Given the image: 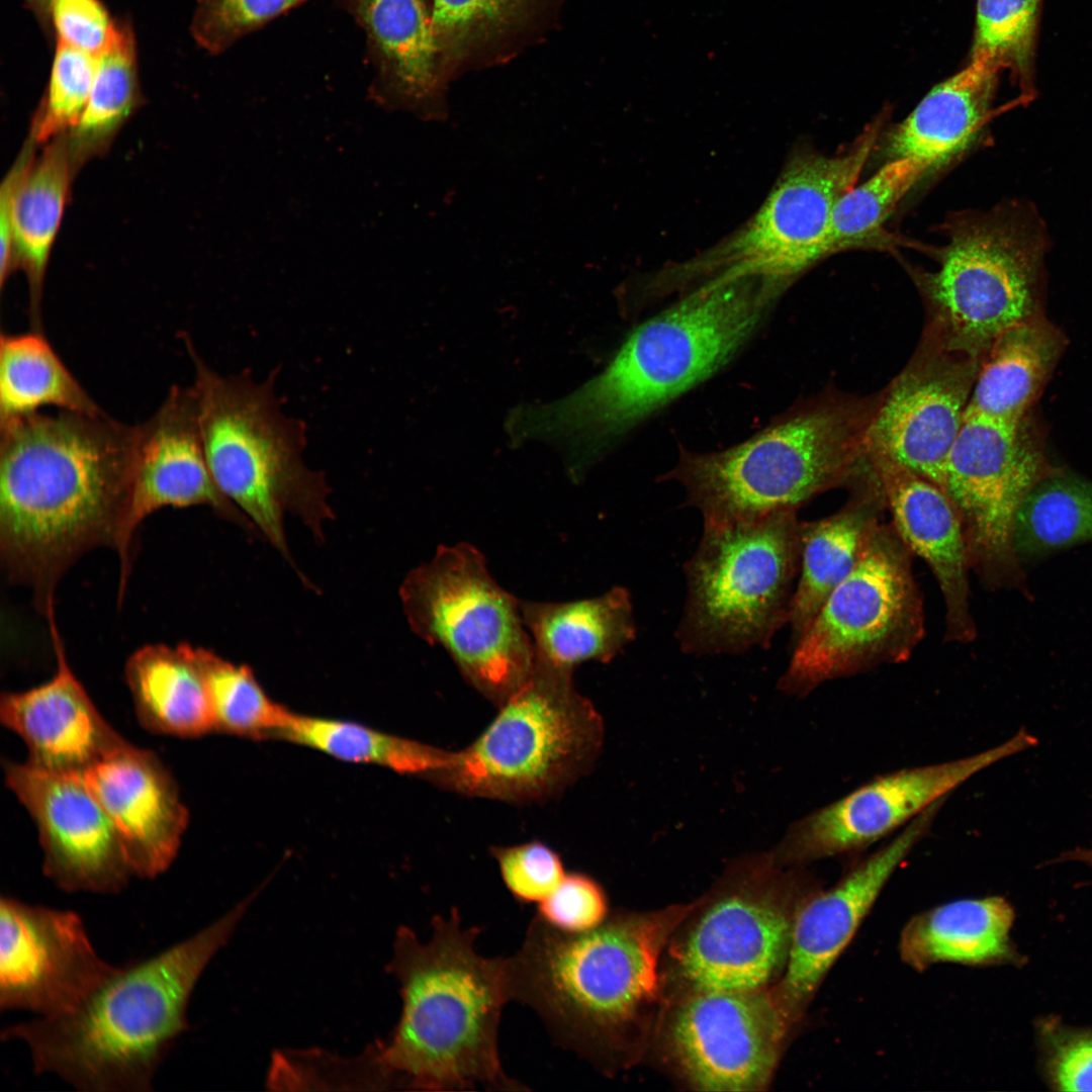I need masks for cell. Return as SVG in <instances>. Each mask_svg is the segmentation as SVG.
I'll return each mask as SVG.
<instances>
[{"label":"cell","instance_id":"obj_9","mask_svg":"<svg viewBox=\"0 0 1092 1092\" xmlns=\"http://www.w3.org/2000/svg\"><path fill=\"white\" fill-rule=\"evenodd\" d=\"M603 737V720L572 673L535 664L475 741L456 751L454 764L430 777L468 796L539 800L590 768Z\"/></svg>","mask_w":1092,"mask_h":1092},{"label":"cell","instance_id":"obj_38","mask_svg":"<svg viewBox=\"0 0 1092 1092\" xmlns=\"http://www.w3.org/2000/svg\"><path fill=\"white\" fill-rule=\"evenodd\" d=\"M140 102L134 35L127 21H119L113 40L98 56L86 107L68 132L77 171L106 152Z\"/></svg>","mask_w":1092,"mask_h":1092},{"label":"cell","instance_id":"obj_22","mask_svg":"<svg viewBox=\"0 0 1092 1092\" xmlns=\"http://www.w3.org/2000/svg\"><path fill=\"white\" fill-rule=\"evenodd\" d=\"M191 506H208L226 519L252 526L211 476L193 385H175L153 417L139 425L132 493L116 551L121 595L129 572L131 540L143 520L165 507Z\"/></svg>","mask_w":1092,"mask_h":1092},{"label":"cell","instance_id":"obj_1","mask_svg":"<svg viewBox=\"0 0 1092 1092\" xmlns=\"http://www.w3.org/2000/svg\"><path fill=\"white\" fill-rule=\"evenodd\" d=\"M0 555L44 616L67 569L117 551L134 477L139 425L104 412H39L0 425Z\"/></svg>","mask_w":1092,"mask_h":1092},{"label":"cell","instance_id":"obj_10","mask_svg":"<svg viewBox=\"0 0 1092 1092\" xmlns=\"http://www.w3.org/2000/svg\"><path fill=\"white\" fill-rule=\"evenodd\" d=\"M938 268L917 275L946 348L981 359L1006 330L1042 315L1045 239L1023 208L962 213L946 226Z\"/></svg>","mask_w":1092,"mask_h":1092},{"label":"cell","instance_id":"obj_20","mask_svg":"<svg viewBox=\"0 0 1092 1092\" xmlns=\"http://www.w3.org/2000/svg\"><path fill=\"white\" fill-rule=\"evenodd\" d=\"M7 785L29 812L43 873L61 890L114 894L134 876L116 827L82 775L8 762Z\"/></svg>","mask_w":1092,"mask_h":1092},{"label":"cell","instance_id":"obj_23","mask_svg":"<svg viewBox=\"0 0 1092 1092\" xmlns=\"http://www.w3.org/2000/svg\"><path fill=\"white\" fill-rule=\"evenodd\" d=\"M361 27L373 76L368 98L423 120L448 114L447 80L431 9L423 0H333Z\"/></svg>","mask_w":1092,"mask_h":1092},{"label":"cell","instance_id":"obj_36","mask_svg":"<svg viewBox=\"0 0 1092 1092\" xmlns=\"http://www.w3.org/2000/svg\"><path fill=\"white\" fill-rule=\"evenodd\" d=\"M1092 540V482L1046 471L1021 500L1013 526L1019 563Z\"/></svg>","mask_w":1092,"mask_h":1092},{"label":"cell","instance_id":"obj_43","mask_svg":"<svg viewBox=\"0 0 1092 1092\" xmlns=\"http://www.w3.org/2000/svg\"><path fill=\"white\" fill-rule=\"evenodd\" d=\"M308 0H198L191 33L208 54L219 55Z\"/></svg>","mask_w":1092,"mask_h":1092},{"label":"cell","instance_id":"obj_25","mask_svg":"<svg viewBox=\"0 0 1092 1092\" xmlns=\"http://www.w3.org/2000/svg\"><path fill=\"white\" fill-rule=\"evenodd\" d=\"M892 525L931 569L944 603V640L969 643L977 629L971 611V560L960 514L938 485L881 454L869 453Z\"/></svg>","mask_w":1092,"mask_h":1092},{"label":"cell","instance_id":"obj_17","mask_svg":"<svg viewBox=\"0 0 1092 1092\" xmlns=\"http://www.w3.org/2000/svg\"><path fill=\"white\" fill-rule=\"evenodd\" d=\"M120 967L95 950L72 910L0 899V1010L51 1017L83 1003Z\"/></svg>","mask_w":1092,"mask_h":1092},{"label":"cell","instance_id":"obj_29","mask_svg":"<svg viewBox=\"0 0 1092 1092\" xmlns=\"http://www.w3.org/2000/svg\"><path fill=\"white\" fill-rule=\"evenodd\" d=\"M885 510V495L873 468L872 478L840 510L800 523V570L788 622L793 645L851 571Z\"/></svg>","mask_w":1092,"mask_h":1092},{"label":"cell","instance_id":"obj_14","mask_svg":"<svg viewBox=\"0 0 1092 1092\" xmlns=\"http://www.w3.org/2000/svg\"><path fill=\"white\" fill-rule=\"evenodd\" d=\"M725 891L690 924L674 950L694 990L766 988L782 974L796 913L816 883L783 872L771 852L735 864Z\"/></svg>","mask_w":1092,"mask_h":1092},{"label":"cell","instance_id":"obj_31","mask_svg":"<svg viewBox=\"0 0 1092 1092\" xmlns=\"http://www.w3.org/2000/svg\"><path fill=\"white\" fill-rule=\"evenodd\" d=\"M1014 913L1001 897L959 899L913 916L899 941L902 961L923 972L941 963L981 966L1013 956Z\"/></svg>","mask_w":1092,"mask_h":1092},{"label":"cell","instance_id":"obj_33","mask_svg":"<svg viewBox=\"0 0 1092 1092\" xmlns=\"http://www.w3.org/2000/svg\"><path fill=\"white\" fill-rule=\"evenodd\" d=\"M447 80L509 59L538 29L559 0H431Z\"/></svg>","mask_w":1092,"mask_h":1092},{"label":"cell","instance_id":"obj_32","mask_svg":"<svg viewBox=\"0 0 1092 1092\" xmlns=\"http://www.w3.org/2000/svg\"><path fill=\"white\" fill-rule=\"evenodd\" d=\"M77 169L68 132L50 141L19 184L11 207L10 275L21 270L29 289L31 330L42 332L43 279Z\"/></svg>","mask_w":1092,"mask_h":1092},{"label":"cell","instance_id":"obj_47","mask_svg":"<svg viewBox=\"0 0 1092 1092\" xmlns=\"http://www.w3.org/2000/svg\"><path fill=\"white\" fill-rule=\"evenodd\" d=\"M57 40L98 57L113 40L117 24L99 0H52Z\"/></svg>","mask_w":1092,"mask_h":1092},{"label":"cell","instance_id":"obj_6","mask_svg":"<svg viewBox=\"0 0 1092 1092\" xmlns=\"http://www.w3.org/2000/svg\"><path fill=\"white\" fill-rule=\"evenodd\" d=\"M195 369L199 425L211 476L221 493L289 559L284 516H298L316 538L333 511L324 472L303 460L306 425L283 412L278 368L263 381L250 370L223 376L185 338Z\"/></svg>","mask_w":1092,"mask_h":1092},{"label":"cell","instance_id":"obj_7","mask_svg":"<svg viewBox=\"0 0 1092 1092\" xmlns=\"http://www.w3.org/2000/svg\"><path fill=\"white\" fill-rule=\"evenodd\" d=\"M874 414L848 403L802 405L726 450L681 449L676 465L660 479L684 487L687 505L700 512L703 523L797 511L853 475L869 454Z\"/></svg>","mask_w":1092,"mask_h":1092},{"label":"cell","instance_id":"obj_18","mask_svg":"<svg viewBox=\"0 0 1092 1092\" xmlns=\"http://www.w3.org/2000/svg\"><path fill=\"white\" fill-rule=\"evenodd\" d=\"M767 988L694 990L669 1039L689 1082L704 1091H756L769 1081L789 1030Z\"/></svg>","mask_w":1092,"mask_h":1092},{"label":"cell","instance_id":"obj_48","mask_svg":"<svg viewBox=\"0 0 1092 1092\" xmlns=\"http://www.w3.org/2000/svg\"><path fill=\"white\" fill-rule=\"evenodd\" d=\"M37 142L28 135L0 187V284L10 276L11 207L16 190L36 157Z\"/></svg>","mask_w":1092,"mask_h":1092},{"label":"cell","instance_id":"obj_49","mask_svg":"<svg viewBox=\"0 0 1092 1092\" xmlns=\"http://www.w3.org/2000/svg\"><path fill=\"white\" fill-rule=\"evenodd\" d=\"M25 2L39 21L43 30L52 37L54 32L51 16L52 0H25Z\"/></svg>","mask_w":1092,"mask_h":1092},{"label":"cell","instance_id":"obj_12","mask_svg":"<svg viewBox=\"0 0 1092 1092\" xmlns=\"http://www.w3.org/2000/svg\"><path fill=\"white\" fill-rule=\"evenodd\" d=\"M911 551L879 523L851 571L793 645L778 689L805 697L824 682L905 662L925 633Z\"/></svg>","mask_w":1092,"mask_h":1092},{"label":"cell","instance_id":"obj_44","mask_svg":"<svg viewBox=\"0 0 1092 1092\" xmlns=\"http://www.w3.org/2000/svg\"><path fill=\"white\" fill-rule=\"evenodd\" d=\"M492 854L507 889L520 903L539 904L566 875L559 855L538 841L495 847Z\"/></svg>","mask_w":1092,"mask_h":1092},{"label":"cell","instance_id":"obj_11","mask_svg":"<svg viewBox=\"0 0 1092 1092\" xmlns=\"http://www.w3.org/2000/svg\"><path fill=\"white\" fill-rule=\"evenodd\" d=\"M869 124L833 155L809 148L793 154L753 216L733 235L694 259L661 271L670 289L696 280L759 279L775 300L796 278L827 256L833 209L857 182L883 130ZM703 281V282H704Z\"/></svg>","mask_w":1092,"mask_h":1092},{"label":"cell","instance_id":"obj_16","mask_svg":"<svg viewBox=\"0 0 1092 1092\" xmlns=\"http://www.w3.org/2000/svg\"><path fill=\"white\" fill-rule=\"evenodd\" d=\"M1036 738L1021 729L982 752L882 775L795 822L771 854L800 868L862 850L901 830L935 802L990 765L1028 749Z\"/></svg>","mask_w":1092,"mask_h":1092},{"label":"cell","instance_id":"obj_42","mask_svg":"<svg viewBox=\"0 0 1092 1092\" xmlns=\"http://www.w3.org/2000/svg\"><path fill=\"white\" fill-rule=\"evenodd\" d=\"M97 59L57 41L48 88L29 132L37 144H48L76 126L90 96Z\"/></svg>","mask_w":1092,"mask_h":1092},{"label":"cell","instance_id":"obj_24","mask_svg":"<svg viewBox=\"0 0 1092 1092\" xmlns=\"http://www.w3.org/2000/svg\"><path fill=\"white\" fill-rule=\"evenodd\" d=\"M82 778L116 827L133 875L163 874L178 853L188 813L162 761L125 742Z\"/></svg>","mask_w":1092,"mask_h":1092},{"label":"cell","instance_id":"obj_8","mask_svg":"<svg viewBox=\"0 0 1092 1092\" xmlns=\"http://www.w3.org/2000/svg\"><path fill=\"white\" fill-rule=\"evenodd\" d=\"M796 510L749 520L703 523L684 565L686 601L675 637L691 655H737L767 648L789 622L800 570Z\"/></svg>","mask_w":1092,"mask_h":1092},{"label":"cell","instance_id":"obj_4","mask_svg":"<svg viewBox=\"0 0 1092 1092\" xmlns=\"http://www.w3.org/2000/svg\"><path fill=\"white\" fill-rule=\"evenodd\" d=\"M432 936L421 941L397 929L388 966L402 999L399 1020L377 1053L384 1072L423 1091H525L498 1055V1027L511 1001L507 958L478 953L477 926L463 925L457 908L437 914Z\"/></svg>","mask_w":1092,"mask_h":1092},{"label":"cell","instance_id":"obj_3","mask_svg":"<svg viewBox=\"0 0 1092 1092\" xmlns=\"http://www.w3.org/2000/svg\"><path fill=\"white\" fill-rule=\"evenodd\" d=\"M252 902L242 901L194 935L122 966L74 1010L6 1026L2 1040L24 1042L36 1074L80 1091H151L155 1075L189 1029L197 982Z\"/></svg>","mask_w":1092,"mask_h":1092},{"label":"cell","instance_id":"obj_15","mask_svg":"<svg viewBox=\"0 0 1092 1092\" xmlns=\"http://www.w3.org/2000/svg\"><path fill=\"white\" fill-rule=\"evenodd\" d=\"M1044 472L1021 425L965 414L946 461L943 490L960 514L971 568L989 587L1023 583L1013 550L1014 520L1021 500Z\"/></svg>","mask_w":1092,"mask_h":1092},{"label":"cell","instance_id":"obj_26","mask_svg":"<svg viewBox=\"0 0 1092 1092\" xmlns=\"http://www.w3.org/2000/svg\"><path fill=\"white\" fill-rule=\"evenodd\" d=\"M57 656L54 677L0 700L3 724L29 750V762L53 771L82 775L126 741L100 715L71 670L54 615L48 618Z\"/></svg>","mask_w":1092,"mask_h":1092},{"label":"cell","instance_id":"obj_40","mask_svg":"<svg viewBox=\"0 0 1092 1092\" xmlns=\"http://www.w3.org/2000/svg\"><path fill=\"white\" fill-rule=\"evenodd\" d=\"M1042 0H978L971 57L1008 70L1021 91L1034 95V58Z\"/></svg>","mask_w":1092,"mask_h":1092},{"label":"cell","instance_id":"obj_21","mask_svg":"<svg viewBox=\"0 0 1092 1092\" xmlns=\"http://www.w3.org/2000/svg\"><path fill=\"white\" fill-rule=\"evenodd\" d=\"M979 363L938 340L935 350L916 357L875 411L869 453L886 456L943 489L946 461Z\"/></svg>","mask_w":1092,"mask_h":1092},{"label":"cell","instance_id":"obj_34","mask_svg":"<svg viewBox=\"0 0 1092 1092\" xmlns=\"http://www.w3.org/2000/svg\"><path fill=\"white\" fill-rule=\"evenodd\" d=\"M125 678L146 729L179 737L201 736L215 729L195 647L187 643L142 647L128 658Z\"/></svg>","mask_w":1092,"mask_h":1092},{"label":"cell","instance_id":"obj_27","mask_svg":"<svg viewBox=\"0 0 1092 1092\" xmlns=\"http://www.w3.org/2000/svg\"><path fill=\"white\" fill-rule=\"evenodd\" d=\"M1001 70L971 57L957 74L928 92L888 134L890 160L915 158L931 169L945 164L974 141L990 114Z\"/></svg>","mask_w":1092,"mask_h":1092},{"label":"cell","instance_id":"obj_28","mask_svg":"<svg viewBox=\"0 0 1092 1092\" xmlns=\"http://www.w3.org/2000/svg\"><path fill=\"white\" fill-rule=\"evenodd\" d=\"M535 664L573 673L585 661L608 663L636 637L629 590L563 603L521 601Z\"/></svg>","mask_w":1092,"mask_h":1092},{"label":"cell","instance_id":"obj_30","mask_svg":"<svg viewBox=\"0 0 1092 1092\" xmlns=\"http://www.w3.org/2000/svg\"><path fill=\"white\" fill-rule=\"evenodd\" d=\"M1065 346L1064 334L1043 315L1003 332L980 359L966 413L1021 425Z\"/></svg>","mask_w":1092,"mask_h":1092},{"label":"cell","instance_id":"obj_35","mask_svg":"<svg viewBox=\"0 0 1092 1092\" xmlns=\"http://www.w3.org/2000/svg\"><path fill=\"white\" fill-rule=\"evenodd\" d=\"M44 406L86 414L102 412L42 332L2 333L0 425L37 413Z\"/></svg>","mask_w":1092,"mask_h":1092},{"label":"cell","instance_id":"obj_5","mask_svg":"<svg viewBox=\"0 0 1092 1092\" xmlns=\"http://www.w3.org/2000/svg\"><path fill=\"white\" fill-rule=\"evenodd\" d=\"M693 906L620 914L570 933L536 914L517 952L507 958L511 1001L530 1007L553 1040L599 1062L658 988L664 945Z\"/></svg>","mask_w":1092,"mask_h":1092},{"label":"cell","instance_id":"obj_41","mask_svg":"<svg viewBox=\"0 0 1092 1092\" xmlns=\"http://www.w3.org/2000/svg\"><path fill=\"white\" fill-rule=\"evenodd\" d=\"M195 655L207 685L215 729L244 736H277L290 711L269 699L248 666L204 648H195Z\"/></svg>","mask_w":1092,"mask_h":1092},{"label":"cell","instance_id":"obj_37","mask_svg":"<svg viewBox=\"0 0 1092 1092\" xmlns=\"http://www.w3.org/2000/svg\"><path fill=\"white\" fill-rule=\"evenodd\" d=\"M277 736L336 758L373 763L401 774L432 776L450 767L456 751L371 729L358 723L290 713Z\"/></svg>","mask_w":1092,"mask_h":1092},{"label":"cell","instance_id":"obj_39","mask_svg":"<svg viewBox=\"0 0 1092 1092\" xmlns=\"http://www.w3.org/2000/svg\"><path fill=\"white\" fill-rule=\"evenodd\" d=\"M929 170L930 166L919 159H893L849 189L833 209L827 256L853 248L888 245L885 221Z\"/></svg>","mask_w":1092,"mask_h":1092},{"label":"cell","instance_id":"obj_45","mask_svg":"<svg viewBox=\"0 0 1092 1092\" xmlns=\"http://www.w3.org/2000/svg\"><path fill=\"white\" fill-rule=\"evenodd\" d=\"M537 914L559 930L580 933L596 928L606 920L608 900L603 888L593 878L581 873H570L538 904Z\"/></svg>","mask_w":1092,"mask_h":1092},{"label":"cell","instance_id":"obj_19","mask_svg":"<svg viewBox=\"0 0 1092 1092\" xmlns=\"http://www.w3.org/2000/svg\"><path fill=\"white\" fill-rule=\"evenodd\" d=\"M946 800L928 807L888 843L850 867L834 886L817 889L801 903L785 969L769 989L790 1028L802 1017L890 878L927 835Z\"/></svg>","mask_w":1092,"mask_h":1092},{"label":"cell","instance_id":"obj_46","mask_svg":"<svg viewBox=\"0 0 1092 1092\" xmlns=\"http://www.w3.org/2000/svg\"><path fill=\"white\" fill-rule=\"evenodd\" d=\"M1045 1068L1062 1091H1092V1029L1049 1023L1041 1028Z\"/></svg>","mask_w":1092,"mask_h":1092},{"label":"cell","instance_id":"obj_50","mask_svg":"<svg viewBox=\"0 0 1092 1092\" xmlns=\"http://www.w3.org/2000/svg\"><path fill=\"white\" fill-rule=\"evenodd\" d=\"M1065 858L1081 861L1092 869V846L1071 850L1065 854Z\"/></svg>","mask_w":1092,"mask_h":1092},{"label":"cell","instance_id":"obj_2","mask_svg":"<svg viewBox=\"0 0 1092 1092\" xmlns=\"http://www.w3.org/2000/svg\"><path fill=\"white\" fill-rule=\"evenodd\" d=\"M771 302L756 278L702 282L640 325L581 387L551 403L517 408L511 435L561 445L578 477L611 442L723 367Z\"/></svg>","mask_w":1092,"mask_h":1092},{"label":"cell","instance_id":"obj_13","mask_svg":"<svg viewBox=\"0 0 1092 1092\" xmlns=\"http://www.w3.org/2000/svg\"><path fill=\"white\" fill-rule=\"evenodd\" d=\"M399 595L412 631L445 649L464 678L494 704L531 677L535 654L521 601L495 581L475 546H439L404 577Z\"/></svg>","mask_w":1092,"mask_h":1092}]
</instances>
